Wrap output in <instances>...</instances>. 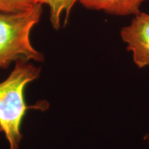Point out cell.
Segmentation results:
<instances>
[{"mask_svg":"<svg viewBox=\"0 0 149 149\" xmlns=\"http://www.w3.org/2000/svg\"><path fill=\"white\" fill-rule=\"evenodd\" d=\"M42 4H47L50 8V20L53 29L58 30L60 28V19L63 13H66V24L70 12L74 3L78 0H36Z\"/></svg>","mask_w":149,"mask_h":149,"instance_id":"5b68a950","label":"cell"},{"mask_svg":"<svg viewBox=\"0 0 149 149\" xmlns=\"http://www.w3.org/2000/svg\"><path fill=\"white\" fill-rule=\"evenodd\" d=\"M38 3L36 0H0V12L16 13L29 10Z\"/></svg>","mask_w":149,"mask_h":149,"instance_id":"8992f818","label":"cell"},{"mask_svg":"<svg viewBox=\"0 0 149 149\" xmlns=\"http://www.w3.org/2000/svg\"><path fill=\"white\" fill-rule=\"evenodd\" d=\"M42 3L29 10L16 13L0 12V68H8L13 61H44L43 53L36 51L30 41V33L40 22Z\"/></svg>","mask_w":149,"mask_h":149,"instance_id":"7a4b0ae2","label":"cell"},{"mask_svg":"<svg viewBox=\"0 0 149 149\" xmlns=\"http://www.w3.org/2000/svg\"><path fill=\"white\" fill-rule=\"evenodd\" d=\"M146 138H148V140H149V135H148V136H147V137H146Z\"/></svg>","mask_w":149,"mask_h":149,"instance_id":"52a82bcc","label":"cell"},{"mask_svg":"<svg viewBox=\"0 0 149 149\" xmlns=\"http://www.w3.org/2000/svg\"><path fill=\"white\" fill-rule=\"evenodd\" d=\"M120 35L127 44V51L133 53L137 66H149V14L140 12L136 15L129 25L122 28Z\"/></svg>","mask_w":149,"mask_h":149,"instance_id":"3957f363","label":"cell"},{"mask_svg":"<svg viewBox=\"0 0 149 149\" xmlns=\"http://www.w3.org/2000/svg\"><path fill=\"white\" fill-rule=\"evenodd\" d=\"M87 9L102 10L116 16L136 15L146 0H79Z\"/></svg>","mask_w":149,"mask_h":149,"instance_id":"277c9868","label":"cell"},{"mask_svg":"<svg viewBox=\"0 0 149 149\" xmlns=\"http://www.w3.org/2000/svg\"><path fill=\"white\" fill-rule=\"evenodd\" d=\"M41 68L32 64L18 61L8 78L0 83V132L8 139L10 149H19L23 137L22 121L28 109L45 105L28 107L24 98L26 86L39 78Z\"/></svg>","mask_w":149,"mask_h":149,"instance_id":"6da1fadb","label":"cell"}]
</instances>
